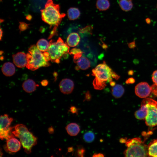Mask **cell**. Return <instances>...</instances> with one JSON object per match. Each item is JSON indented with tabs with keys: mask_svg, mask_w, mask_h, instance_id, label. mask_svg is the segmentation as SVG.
<instances>
[{
	"mask_svg": "<svg viewBox=\"0 0 157 157\" xmlns=\"http://www.w3.org/2000/svg\"><path fill=\"white\" fill-rule=\"evenodd\" d=\"M60 8L59 5L54 3L52 0H48L44 8L41 10L42 20L49 25L50 27H53L49 39L56 34L57 28L65 15L64 13H60Z\"/></svg>",
	"mask_w": 157,
	"mask_h": 157,
	"instance_id": "6da1fadb",
	"label": "cell"
},
{
	"mask_svg": "<svg viewBox=\"0 0 157 157\" xmlns=\"http://www.w3.org/2000/svg\"><path fill=\"white\" fill-rule=\"evenodd\" d=\"M27 63L26 68L31 70L34 71L42 67H48L50 63L47 61L43 53L37 47L33 45L29 48L26 54Z\"/></svg>",
	"mask_w": 157,
	"mask_h": 157,
	"instance_id": "7a4b0ae2",
	"label": "cell"
},
{
	"mask_svg": "<svg viewBox=\"0 0 157 157\" xmlns=\"http://www.w3.org/2000/svg\"><path fill=\"white\" fill-rule=\"evenodd\" d=\"M138 137L129 139L125 143L127 149L124 152L125 157H147L148 154V146Z\"/></svg>",
	"mask_w": 157,
	"mask_h": 157,
	"instance_id": "3957f363",
	"label": "cell"
},
{
	"mask_svg": "<svg viewBox=\"0 0 157 157\" xmlns=\"http://www.w3.org/2000/svg\"><path fill=\"white\" fill-rule=\"evenodd\" d=\"M49 42V47L47 51L50 60L53 62L59 63L61 58L69 52V46L67 43H64L60 37L56 42L51 40Z\"/></svg>",
	"mask_w": 157,
	"mask_h": 157,
	"instance_id": "277c9868",
	"label": "cell"
},
{
	"mask_svg": "<svg viewBox=\"0 0 157 157\" xmlns=\"http://www.w3.org/2000/svg\"><path fill=\"white\" fill-rule=\"evenodd\" d=\"M92 74L95 76L94 80L106 86V83H110L112 78L118 80L120 77L104 62L97 65L92 71Z\"/></svg>",
	"mask_w": 157,
	"mask_h": 157,
	"instance_id": "5b68a950",
	"label": "cell"
},
{
	"mask_svg": "<svg viewBox=\"0 0 157 157\" xmlns=\"http://www.w3.org/2000/svg\"><path fill=\"white\" fill-rule=\"evenodd\" d=\"M147 108V115L145 118L146 124L150 127L157 126V101L149 98H145L142 100Z\"/></svg>",
	"mask_w": 157,
	"mask_h": 157,
	"instance_id": "8992f818",
	"label": "cell"
},
{
	"mask_svg": "<svg viewBox=\"0 0 157 157\" xmlns=\"http://www.w3.org/2000/svg\"><path fill=\"white\" fill-rule=\"evenodd\" d=\"M21 144L26 153H30L32 148L37 143V138L28 131L25 132L20 138Z\"/></svg>",
	"mask_w": 157,
	"mask_h": 157,
	"instance_id": "52a82bcc",
	"label": "cell"
},
{
	"mask_svg": "<svg viewBox=\"0 0 157 157\" xmlns=\"http://www.w3.org/2000/svg\"><path fill=\"white\" fill-rule=\"evenodd\" d=\"M136 95L141 98H146L148 97L151 92V87L146 82H142L137 84L135 87Z\"/></svg>",
	"mask_w": 157,
	"mask_h": 157,
	"instance_id": "ba28073f",
	"label": "cell"
},
{
	"mask_svg": "<svg viewBox=\"0 0 157 157\" xmlns=\"http://www.w3.org/2000/svg\"><path fill=\"white\" fill-rule=\"evenodd\" d=\"M74 84L73 81L69 78L62 79L59 84L60 91L65 94H68L72 92L73 90Z\"/></svg>",
	"mask_w": 157,
	"mask_h": 157,
	"instance_id": "9c48e42d",
	"label": "cell"
},
{
	"mask_svg": "<svg viewBox=\"0 0 157 157\" xmlns=\"http://www.w3.org/2000/svg\"><path fill=\"white\" fill-rule=\"evenodd\" d=\"M13 62L17 67L22 68L26 66L27 60L26 54L23 52H18L12 56Z\"/></svg>",
	"mask_w": 157,
	"mask_h": 157,
	"instance_id": "30bf717a",
	"label": "cell"
},
{
	"mask_svg": "<svg viewBox=\"0 0 157 157\" xmlns=\"http://www.w3.org/2000/svg\"><path fill=\"white\" fill-rule=\"evenodd\" d=\"M21 142L14 137L11 138L6 141V147L10 152L15 153L19 151L21 148Z\"/></svg>",
	"mask_w": 157,
	"mask_h": 157,
	"instance_id": "8fae6325",
	"label": "cell"
},
{
	"mask_svg": "<svg viewBox=\"0 0 157 157\" xmlns=\"http://www.w3.org/2000/svg\"><path fill=\"white\" fill-rule=\"evenodd\" d=\"M0 118V131L9 129L11 127L10 126L13 120V119L9 117L8 115L6 114L1 115Z\"/></svg>",
	"mask_w": 157,
	"mask_h": 157,
	"instance_id": "7c38bea8",
	"label": "cell"
},
{
	"mask_svg": "<svg viewBox=\"0 0 157 157\" xmlns=\"http://www.w3.org/2000/svg\"><path fill=\"white\" fill-rule=\"evenodd\" d=\"M3 73L6 76H10L13 75L15 73V69L14 65L11 63H5L1 68Z\"/></svg>",
	"mask_w": 157,
	"mask_h": 157,
	"instance_id": "4fadbf2b",
	"label": "cell"
},
{
	"mask_svg": "<svg viewBox=\"0 0 157 157\" xmlns=\"http://www.w3.org/2000/svg\"><path fill=\"white\" fill-rule=\"evenodd\" d=\"M80 37L78 34L76 32H73L68 36L66 40L67 43L69 46L74 47L79 43Z\"/></svg>",
	"mask_w": 157,
	"mask_h": 157,
	"instance_id": "5bb4252c",
	"label": "cell"
},
{
	"mask_svg": "<svg viewBox=\"0 0 157 157\" xmlns=\"http://www.w3.org/2000/svg\"><path fill=\"white\" fill-rule=\"evenodd\" d=\"M147 112L148 109L146 104L142 101L140 108L135 112V117L138 119H144L147 115Z\"/></svg>",
	"mask_w": 157,
	"mask_h": 157,
	"instance_id": "9a60e30c",
	"label": "cell"
},
{
	"mask_svg": "<svg viewBox=\"0 0 157 157\" xmlns=\"http://www.w3.org/2000/svg\"><path fill=\"white\" fill-rule=\"evenodd\" d=\"M76 63L77 64V66L75 69L77 70L80 69L86 70L90 66V61L87 58L84 56H81L77 60Z\"/></svg>",
	"mask_w": 157,
	"mask_h": 157,
	"instance_id": "2e32d148",
	"label": "cell"
},
{
	"mask_svg": "<svg viewBox=\"0 0 157 157\" xmlns=\"http://www.w3.org/2000/svg\"><path fill=\"white\" fill-rule=\"evenodd\" d=\"M37 86L35 82L31 79L25 81L22 85L24 90L28 93H31L35 91Z\"/></svg>",
	"mask_w": 157,
	"mask_h": 157,
	"instance_id": "e0dca14e",
	"label": "cell"
},
{
	"mask_svg": "<svg viewBox=\"0 0 157 157\" xmlns=\"http://www.w3.org/2000/svg\"><path fill=\"white\" fill-rule=\"evenodd\" d=\"M65 129L68 134L71 136L77 135L80 132V129L79 125L76 123H71L68 124Z\"/></svg>",
	"mask_w": 157,
	"mask_h": 157,
	"instance_id": "ac0fdd59",
	"label": "cell"
},
{
	"mask_svg": "<svg viewBox=\"0 0 157 157\" xmlns=\"http://www.w3.org/2000/svg\"><path fill=\"white\" fill-rule=\"evenodd\" d=\"M12 133L15 137L19 138L26 132L28 131L27 128L24 124H19L13 128Z\"/></svg>",
	"mask_w": 157,
	"mask_h": 157,
	"instance_id": "d6986e66",
	"label": "cell"
},
{
	"mask_svg": "<svg viewBox=\"0 0 157 157\" xmlns=\"http://www.w3.org/2000/svg\"><path fill=\"white\" fill-rule=\"evenodd\" d=\"M124 89L123 87L121 85L117 84L113 87L111 89L112 95L116 98L121 97L123 94Z\"/></svg>",
	"mask_w": 157,
	"mask_h": 157,
	"instance_id": "ffe728a7",
	"label": "cell"
},
{
	"mask_svg": "<svg viewBox=\"0 0 157 157\" xmlns=\"http://www.w3.org/2000/svg\"><path fill=\"white\" fill-rule=\"evenodd\" d=\"M148 146L149 156L157 157V139L152 140Z\"/></svg>",
	"mask_w": 157,
	"mask_h": 157,
	"instance_id": "44dd1931",
	"label": "cell"
},
{
	"mask_svg": "<svg viewBox=\"0 0 157 157\" xmlns=\"http://www.w3.org/2000/svg\"><path fill=\"white\" fill-rule=\"evenodd\" d=\"M80 12L77 8L72 7L67 10V16L70 20H73L77 19L79 17Z\"/></svg>",
	"mask_w": 157,
	"mask_h": 157,
	"instance_id": "7402d4cb",
	"label": "cell"
},
{
	"mask_svg": "<svg viewBox=\"0 0 157 157\" xmlns=\"http://www.w3.org/2000/svg\"><path fill=\"white\" fill-rule=\"evenodd\" d=\"M36 45L40 51L44 52L48 51L49 45V42L46 40L42 38L38 41Z\"/></svg>",
	"mask_w": 157,
	"mask_h": 157,
	"instance_id": "603a6c76",
	"label": "cell"
},
{
	"mask_svg": "<svg viewBox=\"0 0 157 157\" xmlns=\"http://www.w3.org/2000/svg\"><path fill=\"white\" fill-rule=\"evenodd\" d=\"M119 3L122 10L126 11L130 10L133 7L131 0H120Z\"/></svg>",
	"mask_w": 157,
	"mask_h": 157,
	"instance_id": "cb8c5ba5",
	"label": "cell"
},
{
	"mask_svg": "<svg viewBox=\"0 0 157 157\" xmlns=\"http://www.w3.org/2000/svg\"><path fill=\"white\" fill-rule=\"evenodd\" d=\"M96 6L97 8L99 10H105L109 8L110 3L108 0H97Z\"/></svg>",
	"mask_w": 157,
	"mask_h": 157,
	"instance_id": "d4e9b609",
	"label": "cell"
},
{
	"mask_svg": "<svg viewBox=\"0 0 157 157\" xmlns=\"http://www.w3.org/2000/svg\"><path fill=\"white\" fill-rule=\"evenodd\" d=\"M95 136L94 133L91 131L87 132L83 135L84 141L87 143H91L94 140Z\"/></svg>",
	"mask_w": 157,
	"mask_h": 157,
	"instance_id": "484cf974",
	"label": "cell"
},
{
	"mask_svg": "<svg viewBox=\"0 0 157 157\" xmlns=\"http://www.w3.org/2000/svg\"><path fill=\"white\" fill-rule=\"evenodd\" d=\"M85 150V149L81 146L78 147L75 153V155L76 156L83 157L84 156Z\"/></svg>",
	"mask_w": 157,
	"mask_h": 157,
	"instance_id": "4316f807",
	"label": "cell"
},
{
	"mask_svg": "<svg viewBox=\"0 0 157 157\" xmlns=\"http://www.w3.org/2000/svg\"><path fill=\"white\" fill-rule=\"evenodd\" d=\"M81 52H82L80 49L75 48L71 49L69 53L71 55H74Z\"/></svg>",
	"mask_w": 157,
	"mask_h": 157,
	"instance_id": "83f0119b",
	"label": "cell"
},
{
	"mask_svg": "<svg viewBox=\"0 0 157 157\" xmlns=\"http://www.w3.org/2000/svg\"><path fill=\"white\" fill-rule=\"evenodd\" d=\"M152 79L154 84L157 85V70L153 72L152 74Z\"/></svg>",
	"mask_w": 157,
	"mask_h": 157,
	"instance_id": "f1b7e54d",
	"label": "cell"
},
{
	"mask_svg": "<svg viewBox=\"0 0 157 157\" xmlns=\"http://www.w3.org/2000/svg\"><path fill=\"white\" fill-rule=\"evenodd\" d=\"M28 27V24L24 22H20L19 26V28L21 31H23L26 29Z\"/></svg>",
	"mask_w": 157,
	"mask_h": 157,
	"instance_id": "f546056e",
	"label": "cell"
},
{
	"mask_svg": "<svg viewBox=\"0 0 157 157\" xmlns=\"http://www.w3.org/2000/svg\"><path fill=\"white\" fill-rule=\"evenodd\" d=\"M151 87V92L154 95L157 97V85L154 84Z\"/></svg>",
	"mask_w": 157,
	"mask_h": 157,
	"instance_id": "4dcf8cb0",
	"label": "cell"
},
{
	"mask_svg": "<svg viewBox=\"0 0 157 157\" xmlns=\"http://www.w3.org/2000/svg\"><path fill=\"white\" fill-rule=\"evenodd\" d=\"M79 109L74 106H71L69 110V111L72 114H78V111Z\"/></svg>",
	"mask_w": 157,
	"mask_h": 157,
	"instance_id": "1f68e13d",
	"label": "cell"
},
{
	"mask_svg": "<svg viewBox=\"0 0 157 157\" xmlns=\"http://www.w3.org/2000/svg\"><path fill=\"white\" fill-rule=\"evenodd\" d=\"M91 94L89 91H87L85 94V99L84 101H89L91 99Z\"/></svg>",
	"mask_w": 157,
	"mask_h": 157,
	"instance_id": "d6a6232c",
	"label": "cell"
},
{
	"mask_svg": "<svg viewBox=\"0 0 157 157\" xmlns=\"http://www.w3.org/2000/svg\"><path fill=\"white\" fill-rule=\"evenodd\" d=\"M90 26H88L86 27L83 28L80 30V32L82 33H85V32H88V31H89L90 32L91 30V28Z\"/></svg>",
	"mask_w": 157,
	"mask_h": 157,
	"instance_id": "836d02e7",
	"label": "cell"
},
{
	"mask_svg": "<svg viewBox=\"0 0 157 157\" xmlns=\"http://www.w3.org/2000/svg\"><path fill=\"white\" fill-rule=\"evenodd\" d=\"M82 52L78 53L74 56V61L76 63L77 60L82 56Z\"/></svg>",
	"mask_w": 157,
	"mask_h": 157,
	"instance_id": "e575fe53",
	"label": "cell"
},
{
	"mask_svg": "<svg viewBox=\"0 0 157 157\" xmlns=\"http://www.w3.org/2000/svg\"><path fill=\"white\" fill-rule=\"evenodd\" d=\"M126 83L127 84H133L135 83V79L132 77L130 78L127 79L126 81Z\"/></svg>",
	"mask_w": 157,
	"mask_h": 157,
	"instance_id": "d590c367",
	"label": "cell"
},
{
	"mask_svg": "<svg viewBox=\"0 0 157 157\" xmlns=\"http://www.w3.org/2000/svg\"><path fill=\"white\" fill-rule=\"evenodd\" d=\"M128 46L131 49L134 48L135 47V41H134L128 44Z\"/></svg>",
	"mask_w": 157,
	"mask_h": 157,
	"instance_id": "8d00e7d4",
	"label": "cell"
},
{
	"mask_svg": "<svg viewBox=\"0 0 157 157\" xmlns=\"http://www.w3.org/2000/svg\"><path fill=\"white\" fill-rule=\"evenodd\" d=\"M93 157H104V155L102 153H94L93 154L92 156Z\"/></svg>",
	"mask_w": 157,
	"mask_h": 157,
	"instance_id": "74e56055",
	"label": "cell"
},
{
	"mask_svg": "<svg viewBox=\"0 0 157 157\" xmlns=\"http://www.w3.org/2000/svg\"><path fill=\"white\" fill-rule=\"evenodd\" d=\"M48 84V81L47 80H43L41 82V85L43 86H46Z\"/></svg>",
	"mask_w": 157,
	"mask_h": 157,
	"instance_id": "f35d334b",
	"label": "cell"
},
{
	"mask_svg": "<svg viewBox=\"0 0 157 157\" xmlns=\"http://www.w3.org/2000/svg\"><path fill=\"white\" fill-rule=\"evenodd\" d=\"M126 141L127 140L126 138H121L119 140V142L122 143H125Z\"/></svg>",
	"mask_w": 157,
	"mask_h": 157,
	"instance_id": "ab89813d",
	"label": "cell"
},
{
	"mask_svg": "<svg viewBox=\"0 0 157 157\" xmlns=\"http://www.w3.org/2000/svg\"><path fill=\"white\" fill-rule=\"evenodd\" d=\"M73 151V148L72 147H69L68 149V152H71Z\"/></svg>",
	"mask_w": 157,
	"mask_h": 157,
	"instance_id": "60d3db41",
	"label": "cell"
},
{
	"mask_svg": "<svg viewBox=\"0 0 157 157\" xmlns=\"http://www.w3.org/2000/svg\"><path fill=\"white\" fill-rule=\"evenodd\" d=\"M48 131L49 133H51L53 132L54 130L53 129L52 127H51L49 129Z\"/></svg>",
	"mask_w": 157,
	"mask_h": 157,
	"instance_id": "b9f144b4",
	"label": "cell"
},
{
	"mask_svg": "<svg viewBox=\"0 0 157 157\" xmlns=\"http://www.w3.org/2000/svg\"><path fill=\"white\" fill-rule=\"evenodd\" d=\"M110 85L111 86L113 87L116 85V83L115 82L112 81L110 83Z\"/></svg>",
	"mask_w": 157,
	"mask_h": 157,
	"instance_id": "7bdbcfd3",
	"label": "cell"
},
{
	"mask_svg": "<svg viewBox=\"0 0 157 157\" xmlns=\"http://www.w3.org/2000/svg\"><path fill=\"white\" fill-rule=\"evenodd\" d=\"M133 74V71L132 70H130L128 71V74L130 75H132Z\"/></svg>",
	"mask_w": 157,
	"mask_h": 157,
	"instance_id": "ee69618b",
	"label": "cell"
},
{
	"mask_svg": "<svg viewBox=\"0 0 157 157\" xmlns=\"http://www.w3.org/2000/svg\"><path fill=\"white\" fill-rule=\"evenodd\" d=\"M146 21L147 24H150L151 22V20L149 18H147L146 19Z\"/></svg>",
	"mask_w": 157,
	"mask_h": 157,
	"instance_id": "f6af8a7d",
	"label": "cell"
},
{
	"mask_svg": "<svg viewBox=\"0 0 157 157\" xmlns=\"http://www.w3.org/2000/svg\"><path fill=\"white\" fill-rule=\"evenodd\" d=\"M0 40H1L2 37V36L3 32L1 28L0 29Z\"/></svg>",
	"mask_w": 157,
	"mask_h": 157,
	"instance_id": "bcb514c9",
	"label": "cell"
},
{
	"mask_svg": "<svg viewBox=\"0 0 157 157\" xmlns=\"http://www.w3.org/2000/svg\"><path fill=\"white\" fill-rule=\"evenodd\" d=\"M156 8H157V6H156Z\"/></svg>",
	"mask_w": 157,
	"mask_h": 157,
	"instance_id": "7dc6e473",
	"label": "cell"
}]
</instances>
